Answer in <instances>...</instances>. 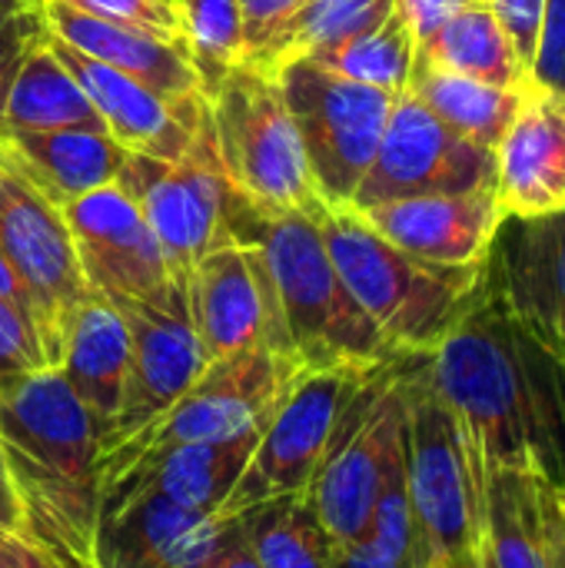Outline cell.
<instances>
[{"label": "cell", "instance_id": "6da1fadb", "mask_svg": "<svg viewBox=\"0 0 565 568\" xmlns=\"http://www.w3.org/2000/svg\"><path fill=\"white\" fill-rule=\"evenodd\" d=\"M430 373L480 456L526 466L565 493V359L519 329L486 290L430 353Z\"/></svg>", "mask_w": 565, "mask_h": 568}, {"label": "cell", "instance_id": "7a4b0ae2", "mask_svg": "<svg viewBox=\"0 0 565 568\" xmlns=\"http://www.w3.org/2000/svg\"><path fill=\"white\" fill-rule=\"evenodd\" d=\"M0 446L27 536L53 568H93L97 423L57 366L0 379Z\"/></svg>", "mask_w": 565, "mask_h": 568}, {"label": "cell", "instance_id": "3957f363", "mask_svg": "<svg viewBox=\"0 0 565 568\" xmlns=\"http://www.w3.org/2000/svg\"><path fill=\"white\" fill-rule=\"evenodd\" d=\"M226 233L263 256L290 349L303 369L380 366L396 356L333 266L316 216L263 213L233 190Z\"/></svg>", "mask_w": 565, "mask_h": 568}, {"label": "cell", "instance_id": "277c9868", "mask_svg": "<svg viewBox=\"0 0 565 568\" xmlns=\"http://www.w3.org/2000/svg\"><path fill=\"white\" fill-rule=\"evenodd\" d=\"M316 223L353 300L396 353H433L483 300L486 263L420 260L380 236L353 206H323Z\"/></svg>", "mask_w": 565, "mask_h": 568}, {"label": "cell", "instance_id": "5b68a950", "mask_svg": "<svg viewBox=\"0 0 565 568\" xmlns=\"http://www.w3.org/2000/svg\"><path fill=\"white\" fill-rule=\"evenodd\" d=\"M206 126L230 186L263 213L323 210L276 77L236 63L206 83Z\"/></svg>", "mask_w": 565, "mask_h": 568}, {"label": "cell", "instance_id": "8992f818", "mask_svg": "<svg viewBox=\"0 0 565 568\" xmlns=\"http://www.w3.org/2000/svg\"><path fill=\"white\" fill-rule=\"evenodd\" d=\"M403 469L416 532V568L470 556L480 536V496L470 439L440 396L430 353L406 366Z\"/></svg>", "mask_w": 565, "mask_h": 568}, {"label": "cell", "instance_id": "52a82bcc", "mask_svg": "<svg viewBox=\"0 0 565 568\" xmlns=\"http://www.w3.org/2000/svg\"><path fill=\"white\" fill-rule=\"evenodd\" d=\"M410 356L413 353H396L363 376L303 493L336 546H346L370 529L386 473L403 446Z\"/></svg>", "mask_w": 565, "mask_h": 568}, {"label": "cell", "instance_id": "ba28073f", "mask_svg": "<svg viewBox=\"0 0 565 568\" xmlns=\"http://www.w3.org/2000/svg\"><path fill=\"white\" fill-rule=\"evenodd\" d=\"M273 77L303 140L316 196L323 206H350L400 93L346 80L313 60H293Z\"/></svg>", "mask_w": 565, "mask_h": 568}, {"label": "cell", "instance_id": "9c48e42d", "mask_svg": "<svg viewBox=\"0 0 565 568\" xmlns=\"http://www.w3.org/2000/svg\"><path fill=\"white\" fill-rule=\"evenodd\" d=\"M303 366L266 346L206 363L200 379L143 433L100 459V479L137 453L176 443H230L260 433Z\"/></svg>", "mask_w": 565, "mask_h": 568}, {"label": "cell", "instance_id": "30bf717a", "mask_svg": "<svg viewBox=\"0 0 565 568\" xmlns=\"http://www.w3.org/2000/svg\"><path fill=\"white\" fill-rule=\"evenodd\" d=\"M370 369L373 366L300 369L276 403L273 416L260 429L250 463L226 496L220 519H240L263 503L303 496L343 406Z\"/></svg>", "mask_w": 565, "mask_h": 568}, {"label": "cell", "instance_id": "8fae6325", "mask_svg": "<svg viewBox=\"0 0 565 568\" xmlns=\"http://www.w3.org/2000/svg\"><path fill=\"white\" fill-rule=\"evenodd\" d=\"M0 250L37 306L47 363L57 366L70 316L93 293L60 206L3 160L0 173Z\"/></svg>", "mask_w": 565, "mask_h": 568}, {"label": "cell", "instance_id": "7c38bea8", "mask_svg": "<svg viewBox=\"0 0 565 568\" xmlns=\"http://www.w3.org/2000/svg\"><path fill=\"white\" fill-rule=\"evenodd\" d=\"M117 183L137 200L167 260L183 280L206 253L233 243L226 233V203L233 186L216 163L206 123L193 150L180 160L130 153Z\"/></svg>", "mask_w": 565, "mask_h": 568}, {"label": "cell", "instance_id": "4fadbf2b", "mask_svg": "<svg viewBox=\"0 0 565 568\" xmlns=\"http://www.w3.org/2000/svg\"><path fill=\"white\" fill-rule=\"evenodd\" d=\"M493 173L496 150L460 136L410 90H403L393 100L373 166L366 170L350 206L370 210L410 196L473 193L493 186Z\"/></svg>", "mask_w": 565, "mask_h": 568}, {"label": "cell", "instance_id": "5bb4252c", "mask_svg": "<svg viewBox=\"0 0 565 568\" xmlns=\"http://www.w3.org/2000/svg\"><path fill=\"white\" fill-rule=\"evenodd\" d=\"M93 293L137 303H183L186 280L167 260L137 200L120 186H100L60 206Z\"/></svg>", "mask_w": 565, "mask_h": 568}, {"label": "cell", "instance_id": "9a60e30c", "mask_svg": "<svg viewBox=\"0 0 565 568\" xmlns=\"http://www.w3.org/2000/svg\"><path fill=\"white\" fill-rule=\"evenodd\" d=\"M186 310L210 363L256 346L296 359L266 263L250 243H223L186 273Z\"/></svg>", "mask_w": 565, "mask_h": 568}, {"label": "cell", "instance_id": "2e32d148", "mask_svg": "<svg viewBox=\"0 0 565 568\" xmlns=\"http://www.w3.org/2000/svg\"><path fill=\"white\" fill-rule=\"evenodd\" d=\"M130 329V369L120 413L100 443V459L153 426L206 369V353L183 303L110 300Z\"/></svg>", "mask_w": 565, "mask_h": 568}, {"label": "cell", "instance_id": "e0dca14e", "mask_svg": "<svg viewBox=\"0 0 565 568\" xmlns=\"http://www.w3.org/2000/svg\"><path fill=\"white\" fill-rule=\"evenodd\" d=\"M486 296L565 359V206L533 220H500L486 256Z\"/></svg>", "mask_w": 565, "mask_h": 568}, {"label": "cell", "instance_id": "ac0fdd59", "mask_svg": "<svg viewBox=\"0 0 565 568\" xmlns=\"http://www.w3.org/2000/svg\"><path fill=\"white\" fill-rule=\"evenodd\" d=\"M47 47L97 106L107 133L130 153L180 160L193 150L206 123V100H170L107 63L67 47L47 30Z\"/></svg>", "mask_w": 565, "mask_h": 568}, {"label": "cell", "instance_id": "d6986e66", "mask_svg": "<svg viewBox=\"0 0 565 568\" xmlns=\"http://www.w3.org/2000/svg\"><path fill=\"white\" fill-rule=\"evenodd\" d=\"M236 519H220L140 496L100 513L93 568H200L233 536Z\"/></svg>", "mask_w": 565, "mask_h": 568}, {"label": "cell", "instance_id": "ffe728a7", "mask_svg": "<svg viewBox=\"0 0 565 568\" xmlns=\"http://www.w3.org/2000/svg\"><path fill=\"white\" fill-rule=\"evenodd\" d=\"M256 439L260 433L230 443H176L137 453L100 479V513L140 496H160L176 506L220 516Z\"/></svg>", "mask_w": 565, "mask_h": 568}, {"label": "cell", "instance_id": "44dd1931", "mask_svg": "<svg viewBox=\"0 0 565 568\" xmlns=\"http://www.w3.org/2000/svg\"><path fill=\"white\" fill-rule=\"evenodd\" d=\"M493 196L503 216H546L565 206V97L526 87L523 103L496 143Z\"/></svg>", "mask_w": 565, "mask_h": 568}, {"label": "cell", "instance_id": "7402d4cb", "mask_svg": "<svg viewBox=\"0 0 565 568\" xmlns=\"http://www.w3.org/2000/svg\"><path fill=\"white\" fill-rule=\"evenodd\" d=\"M360 213L393 246L446 266H483L503 220L493 186L390 200Z\"/></svg>", "mask_w": 565, "mask_h": 568}, {"label": "cell", "instance_id": "603a6c76", "mask_svg": "<svg viewBox=\"0 0 565 568\" xmlns=\"http://www.w3.org/2000/svg\"><path fill=\"white\" fill-rule=\"evenodd\" d=\"M47 30L67 47L107 63L110 70L170 97V100H206L203 80L186 47L167 43L133 27L97 20L63 0H40Z\"/></svg>", "mask_w": 565, "mask_h": 568}, {"label": "cell", "instance_id": "cb8c5ba5", "mask_svg": "<svg viewBox=\"0 0 565 568\" xmlns=\"http://www.w3.org/2000/svg\"><path fill=\"white\" fill-rule=\"evenodd\" d=\"M0 153L53 206L117 183L130 156L100 130H0Z\"/></svg>", "mask_w": 565, "mask_h": 568}, {"label": "cell", "instance_id": "d4e9b609", "mask_svg": "<svg viewBox=\"0 0 565 568\" xmlns=\"http://www.w3.org/2000/svg\"><path fill=\"white\" fill-rule=\"evenodd\" d=\"M57 369L93 416L97 439L103 443L120 413L130 369V329L123 313L107 296L90 293L77 306Z\"/></svg>", "mask_w": 565, "mask_h": 568}, {"label": "cell", "instance_id": "484cf974", "mask_svg": "<svg viewBox=\"0 0 565 568\" xmlns=\"http://www.w3.org/2000/svg\"><path fill=\"white\" fill-rule=\"evenodd\" d=\"M416 60L496 87H529V67L523 63L513 37L493 7L480 0L453 13L433 37L420 40Z\"/></svg>", "mask_w": 565, "mask_h": 568}, {"label": "cell", "instance_id": "4316f807", "mask_svg": "<svg viewBox=\"0 0 565 568\" xmlns=\"http://www.w3.org/2000/svg\"><path fill=\"white\" fill-rule=\"evenodd\" d=\"M396 7L400 0H303L246 63L273 77L293 60H323L376 30Z\"/></svg>", "mask_w": 565, "mask_h": 568}, {"label": "cell", "instance_id": "83f0119b", "mask_svg": "<svg viewBox=\"0 0 565 568\" xmlns=\"http://www.w3.org/2000/svg\"><path fill=\"white\" fill-rule=\"evenodd\" d=\"M406 90L430 110L436 113L450 130H456L460 136L496 150V143L503 140L506 126L513 123L526 87L513 90V87H496V83H483L463 73H450L440 67H430L423 60H413V73Z\"/></svg>", "mask_w": 565, "mask_h": 568}, {"label": "cell", "instance_id": "f1b7e54d", "mask_svg": "<svg viewBox=\"0 0 565 568\" xmlns=\"http://www.w3.org/2000/svg\"><path fill=\"white\" fill-rule=\"evenodd\" d=\"M0 130H100L107 133L97 106L87 100L70 70L43 43L20 67L7 103L0 110Z\"/></svg>", "mask_w": 565, "mask_h": 568}, {"label": "cell", "instance_id": "f546056e", "mask_svg": "<svg viewBox=\"0 0 565 568\" xmlns=\"http://www.w3.org/2000/svg\"><path fill=\"white\" fill-rule=\"evenodd\" d=\"M240 526L263 568H336L340 546L303 496L263 503L243 513Z\"/></svg>", "mask_w": 565, "mask_h": 568}, {"label": "cell", "instance_id": "4dcf8cb0", "mask_svg": "<svg viewBox=\"0 0 565 568\" xmlns=\"http://www.w3.org/2000/svg\"><path fill=\"white\" fill-rule=\"evenodd\" d=\"M413 60H416V33L403 13V7H396L376 30L350 40L346 47L333 50L323 60H313L346 80L366 83V87H380L386 93H403L413 73Z\"/></svg>", "mask_w": 565, "mask_h": 568}, {"label": "cell", "instance_id": "1f68e13d", "mask_svg": "<svg viewBox=\"0 0 565 568\" xmlns=\"http://www.w3.org/2000/svg\"><path fill=\"white\" fill-rule=\"evenodd\" d=\"M176 13L183 27L186 53L206 93L210 80L246 60L240 0H176Z\"/></svg>", "mask_w": 565, "mask_h": 568}, {"label": "cell", "instance_id": "d6a6232c", "mask_svg": "<svg viewBox=\"0 0 565 568\" xmlns=\"http://www.w3.org/2000/svg\"><path fill=\"white\" fill-rule=\"evenodd\" d=\"M43 37L47 20L40 0H0V110L20 67L43 43Z\"/></svg>", "mask_w": 565, "mask_h": 568}, {"label": "cell", "instance_id": "836d02e7", "mask_svg": "<svg viewBox=\"0 0 565 568\" xmlns=\"http://www.w3.org/2000/svg\"><path fill=\"white\" fill-rule=\"evenodd\" d=\"M63 3H70V7L97 17V20L133 27V30H143L150 37L167 40V43L186 47L173 0H63Z\"/></svg>", "mask_w": 565, "mask_h": 568}, {"label": "cell", "instance_id": "e575fe53", "mask_svg": "<svg viewBox=\"0 0 565 568\" xmlns=\"http://www.w3.org/2000/svg\"><path fill=\"white\" fill-rule=\"evenodd\" d=\"M43 366L50 363H47L37 326L13 303L0 300V379L33 373Z\"/></svg>", "mask_w": 565, "mask_h": 568}, {"label": "cell", "instance_id": "d590c367", "mask_svg": "<svg viewBox=\"0 0 565 568\" xmlns=\"http://www.w3.org/2000/svg\"><path fill=\"white\" fill-rule=\"evenodd\" d=\"M529 83L565 97V0H543Z\"/></svg>", "mask_w": 565, "mask_h": 568}, {"label": "cell", "instance_id": "8d00e7d4", "mask_svg": "<svg viewBox=\"0 0 565 568\" xmlns=\"http://www.w3.org/2000/svg\"><path fill=\"white\" fill-rule=\"evenodd\" d=\"M493 7V13L503 20L506 33L513 37L519 57L526 67H533V53H536V33H539V13H543V0H483Z\"/></svg>", "mask_w": 565, "mask_h": 568}, {"label": "cell", "instance_id": "74e56055", "mask_svg": "<svg viewBox=\"0 0 565 568\" xmlns=\"http://www.w3.org/2000/svg\"><path fill=\"white\" fill-rule=\"evenodd\" d=\"M303 0H240L243 13V37H246V60L266 47L276 27L300 7ZM243 60V63H246Z\"/></svg>", "mask_w": 565, "mask_h": 568}, {"label": "cell", "instance_id": "f35d334b", "mask_svg": "<svg viewBox=\"0 0 565 568\" xmlns=\"http://www.w3.org/2000/svg\"><path fill=\"white\" fill-rule=\"evenodd\" d=\"M470 3H476V0H400V7H403V13L410 20L413 33H416V43L426 40V37H433L453 13H460Z\"/></svg>", "mask_w": 565, "mask_h": 568}, {"label": "cell", "instance_id": "ab89813d", "mask_svg": "<svg viewBox=\"0 0 565 568\" xmlns=\"http://www.w3.org/2000/svg\"><path fill=\"white\" fill-rule=\"evenodd\" d=\"M0 568H53L27 532L0 529Z\"/></svg>", "mask_w": 565, "mask_h": 568}, {"label": "cell", "instance_id": "60d3db41", "mask_svg": "<svg viewBox=\"0 0 565 568\" xmlns=\"http://www.w3.org/2000/svg\"><path fill=\"white\" fill-rule=\"evenodd\" d=\"M200 568H263L256 562V556H253V549H250V542H246V536H243V526H240V519H236V529H233V536L220 546V552L206 562V566Z\"/></svg>", "mask_w": 565, "mask_h": 568}, {"label": "cell", "instance_id": "b9f144b4", "mask_svg": "<svg viewBox=\"0 0 565 568\" xmlns=\"http://www.w3.org/2000/svg\"><path fill=\"white\" fill-rule=\"evenodd\" d=\"M0 300L13 303V306H17L23 316H30V323L37 326V306H33V300H30L27 286L20 283V276L13 273V266L7 263L3 250H0ZM37 333H40V326H37Z\"/></svg>", "mask_w": 565, "mask_h": 568}, {"label": "cell", "instance_id": "7bdbcfd3", "mask_svg": "<svg viewBox=\"0 0 565 568\" xmlns=\"http://www.w3.org/2000/svg\"><path fill=\"white\" fill-rule=\"evenodd\" d=\"M433 568H480V562H476V546H473V552H470V556H460V559H446V562H436Z\"/></svg>", "mask_w": 565, "mask_h": 568}, {"label": "cell", "instance_id": "ee69618b", "mask_svg": "<svg viewBox=\"0 0 565 568\" xmlns=\"http://www.w3.org/2000/svg\"><path fill=\"white\" fill-rule=\"evenodd\" d=\"M476 562H480V568H496L493 562H490V556H486V549H483L480 536H476Z\"/></svg>", "mask_w": 565, "mask_h": 568}, {"label": "cell", "instance_id": "f6af8a7d", "mask_svg": "<svg viewBox=\"0 0 565 568\" xmlns=\"http://www.w3.org/2000/svg\"><path fill=\"white\" fill-rule=\"evenodd\" d=\"M0 486H10V476H7V456H3V446H0ZM13 489V486H10Z\"/></svg>", "mask_w": 565, "mask_h": 568}, {"label": "cell", "instance_id": "bcb514c9", "mask_svg": "<svg viewBox=\"0 0 565 568\" xmlns=\"http://www.w3.org/2000/svg\"><path fill=\"white\" fill-rule=\"evenodd\" d=\"M0 173H3V153H0Z\"/></svg>", "mask_w": 565, "mask_h": 568}, {"label": "cell", "instance_id": "7dc6e473", "mask_svg": "<svg viewBox=\"0 0 565 568\" xmlns=\"http://www.w3.org/2000/svg\"><path fill=\"white\" fill-rule=\"evenodd\" d=\"M173 3H176V0H173Z\"/></svg>", "mask_w": 565, "mask_h": 568}]
</instances>
